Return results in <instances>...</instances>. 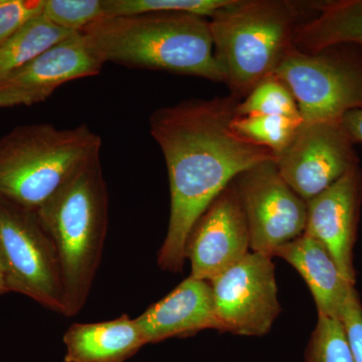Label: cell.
<instances>
[{"label": "cell", "mask_w": 362, "mask_h": 362, "mask_svg": "<svg viewBox=\"0 0 362 362\" xmlns=\"http://www.w3.org/2000/svg\"><path fill=\"white\" fill-rule=\"evenodd\" d=\"M240 100L233 96L185 100L151 114L150 133L160 147L169 180L170 214L159 250L161 270L181 273L190 232L207 207L247 169L275 160L230 126Z\"/></svg>", "instance_id": "cell-1"}, {"label": "cell", "mask_w": 362, "mask_h": 362, "mask_svg": "<svg viewBox=\"0 0 362 362\" xmlns=\"http://www.w3.org/2000/svg\"><path fill=\"white\" fill-rule=\"evenodd\" d=\"M82 33L103 64L223 83L209 18L185 13L116 16L102 18Z\"/></svg>", "instance_id": "cell-2"}, {"label": "cell", "mask_w": 362, "mask_h": 362, "mask_svg": "<svg viewBox=\"0 0 362 362\" xmlns=\"http://www.w3.org/2000/svg\"><path fill=\"white\" fill-rule=\"evenodd\" d=\"M37 213L58 252L64 316L78 315L96 279L108 230V188L100 157L76 173Z\"/></svg>", "instance_id": "cell-3"}, {"label": "cell", "mask_w": 362, "mask_h": 362, "mask_svg": "<svg viewBox=\"0 0 362 362\" xmlns=\"http://www.w3.org/2000/svg\"><path fill=\"white\" fill-rule=\"evenodd\" d=\"M102 139L86 124L21 125L0 138V197L37 211L90 162Z\"/></svg>", "instance_id": "cell-4"}, {"label": "cell", "mask_w": 362, "mask_h": 362, "mask_svg": "<svg viewBox=\"0 0 362 362\" xmlns=\"http://www.w3.org/2000/svg\"><path fill=\"white\" fill-rule=\"evenodd\" d=\"M301 4L285 0H233L209 18L214 58L230 90L244 99L270 77L293 45Z\"/></svg>", "instance_id": "cell-5"}, {"label": "cell", "mask_w": 362, "mask_h": 362, "mask_svg": "<svg viewBox=\"0 0 362 362\" xmlns=\"http://www.w3.org/2000/svg\"><path fill=\"white\" fill-rule=\"evenodd\" d=\"M272 76L291 90L304 125L341 120L362 107V49L356 45L310 54L293 45Z\"/></svg>", "instance_id": "cell-6"}, {"label": "cell", "mask_w": 362, "mask_h": 362, "mask_svg": "<svg viewBox=\"0 0 362 362\" xmlns=\"http://www.w3.org/2000/svg\"><path fill=\"white\" fill-rule=\"evenodd\" d=\"M0 261L6 291L64 315L65 296L58 252L37 211L0 197Z\"/></svg>", "instance_id": "cell-7"}, {"label": "cell", "mask_w": 362, "mask_h": 362, "mask_svg": "<svg viewBox=\"0 0 362 362\" xmlns=\"http://www.w3.org/2000/svg\"><path fill=\"white\" fill-rule=\"evenodd\" d=\"M235 187L246 214L251 251L268 255L304 233L307 202L279 173L275 160L240 173Z\"/></svg>", "instance_id": "cell-8"}, {"label": "cell", "mask_w": 362, "mask_h": 362, "mask_svg": "<svg viewBox=\"0 0 362 362\" xmlns=\"http://www.w3.org/2000/svg\"><path fill=\"white\" fill-rule=\"evenodd\" d=\"M268 255L250 252L209 281L221 332L264 337L281 313L275 265Z\"/></svg>", "instance_id": "cell-9"}, {"label": "cell", "mask_w": 362, "mask_h": 362, "mask_svg": "<svg viewBox=\"0 0 362 362\" xmlns=\"http://www.w3.org/2000/svg\"><path fill=\"white\" fill-rule=\"evenodd\" d=\"M354 146L341 120L302 124L276 165L285 182L307 202L358 165Z\"/></svg>", "instance_id": "cell-10"}, {"label": "cell", "mask_w": 362, "mask_h": 362, "mask_svg": "<svg viewBox=\"0 0 362 362\" xmlns=\"http://www.w3.org/2000/svg\"><path fill=\"white\" fill-rule=\"evenodd\" d=\"M246 214L235 182L230 183L195 223L185 249L190 277L211 281L250 252Z\"/></svg>", "instance_id": "cell-11"}, {"label": "cell", "mask_w": 362, "mask_h": 362, "mask_svg": "<svg viewBox=\"0 0 362 362\" xmlns=\"http://www.w3.org/2000/svg\"><path fill=\"white\" fill-rule=\"evenodd\" d=\"M103 66L84 35L74 33L0 81V109L42 103L61 86L97 76Z\"/></svg>", "instance_id": "cell-12"}, {"label": "cell", "mask_w": 362, "mask_h": 362, "mask_svg": "<svg viewBox=\"0 0 362 362\" xmlns=\"http://www.w3.org/2000/svg\"><path fill=\"white\" fill-rule=\"evenodd\" d=\"M361 199L362 175L357 165L307 202L304 233L327 249L343 277L352 285L356 284L354 247Z\"/></svg>", "instance_id": "cell-13"}, {"label": "cell", "mask_w": 362, "mask_h": 362, "mask_svg": "<svg viewBox=\"0 0 362 362\" xmlns=\"http://www.w3.org/2000/svg\"><path fill=\"white\" fill-rule=\"evenodd\" d=\"M135 319L147 344L206 329L221 331L211 284L190 276Z\"/></svg>", "instance_id": "cell-14"}, {"label": "cell", "mask_w": 362, "mask_h": 362, "mask_svg": "<svg viewBox=\"0 0 362 362\" xmlns=\"http://www.w3.org/2000/svg\"><path fill=\"white\" fill-rule=\"evenodd\" d=\"M274 257L285 259L304 279L315 301L318 315L341 320L350 293V284L340 273L325 247L306 233L279 247Z\"/></svg>", "instance_id": "cell-15"}, {"label": "cell", "mask_w": 362, "mask_h": 362, "mask_svg": "<svg viewBox=\"0 0 362 362\" xmlns=\"http://www.w3.org/2000/svg\"><path fill=\"white\" fill-rule=\"evenodd\" d=\"M65 362H126L147 345L136 319L74 323L63 337Z\"/></svg>", "instance_id": "cell-16"}, {"label": "cell", "mask_w": 362, "mask_h": 362, "mask_svg": "<svg viewBox=\"0 0 362 362\" xmlns=\"http://www.w3.org/2000/svg\"><path fill=\"white\" fill-rule=\"evenodd\" d=\"M293 45L310 54L339 45L362 49V0L314 2L310 18L295 30Z\"/></svg>", "instance_id": "cell-17"}, {"label": "cell", "mask_w": 362, "mask_h": 362, "mask_svg": "<svg viewBox=\"0 0 362 362\" xmlns=\"http://www.w3.org/2000/svg\"><path fill=\"white\" fill-rule=\"evenodd\" d=\"M74 33L54 25L42 14L28 21L0 47V81Z\"/></svg>", "instance_id": "cell-18"}, {"label": "cell", "mask_w": 362, "mask_h": 362, "mask_svg": "<svg viewBox=\"0 0 362 362\" xmlns=\"http://www.w3.org/2000/svg\"><path fill=\"white\" fill-rule=\"evenodd\" d=\"M302 124V118L247 115L233 117L230 126L238 134L271 150L277 159L291 144Z\"/></svg>", "instance_id": "cell-19"}, {"label": "cell", "mask_w": 362, "mask_h": 362, "mask_svg": "<svg viewBox=\"0 0 362 362\" xmlns=\"http://www.w3.org/2000/svg\"><path fill=\"white\" fill-rule=\"evenodd\" d=\"M273 115L301 118L296 100L291 90L275 76L259 82L238 102L235 116Z\"/></svg>", "instance_id": "cell-20"}, {"label": "cell", "mask_w": 362, "mask_h": 362, "mask_svg": "<svg viewBox=\"0 0 362 362\" xmlns=\"http://www.w3.org/2000/svg\"><path fill=\"white\" fill-rule=\"evenodd\" d=\"M233 0H105L106 18L157 13H185L211 18Z\"/></svg>", "instance_id": "cell-21"}, {"label": "cell", "mask_w": 362, "mask_h": 362, "mask_svg": "<svg viewBox=\"0 0 362 362\" xmlns=\"http://www.w3.org/2000/svg\"><path fill=\"white\" fill-rule=\"evenodd\" d=\"M304 362H354L341 320L318 315Z\"/></svg>", "instance_id": "cell-22"}, {"label": "cell", "mask_w": 362, "mask_h": 362, "mask_svg": "<svg viewBox=\"0 0 362 362\" xmlns=\"http://www.w3.org/2000/svg\"><path fill=\"white\" fill-rule=\"evenodd\" d=\"M42 14L59 28L82 33L106 18L105 0H44Z\"/></svg>", "instance_id": "cell-23"}, {"label": "cell", "mask_w": 362, "mask_h": 362, "mask_svg": "<svg viewBox=\"0 0 362 362\" xmlns=\"http://www.w3.org/2000/svg\"><path fill=\"white\" fill-rule=\"evenodd\" d=\"M44 0H0V47L42 13Z\"/></svg>", "instance_id": "cell-24"}, {"label": "cell", "mask_w": 362, "mask_h": 362, "mask_svg": "<svg viewBox=\"0 0 362 362\" xmlns=\"http://www.w3.org/2000/svg\"><path fill=\"white\" fill-rule=\"evenodd\" d=\"M341 321L354 362H362V304L356 288L350 293Z\"/></svg>", "instance_id": "cell-25"}, {"label": "cell", "mask_w": 362, "mask_h": 362, "mask_svg": "<svg viewBox=\"0 0 362 362\" xmlns=\"http://www.w3.org/2000/svg\"><path fill=\"white\" fill-rule=\"evenodd\" d=\"M341 122L354 144L362 143V107L349 112L343 117Z\"/></svg>", "instance_id": "cell-26"}, {"label": "cell", "mask_w": 362, "mask_h": 362, "mask_svg": "<svg viewBox=\"0 0 362 362\" xmlns=\"http://www.w3.org/2000/svg\"><path fill=\"white\" fill-rule=\"evenodd\" d=\"M7 293L6 283H4V270H2L1 261H0V295Z\"/></svg>", "instance_id": "cell-27"}]
</instances>
